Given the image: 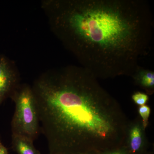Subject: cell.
<instances>
[{"label": "cell", "instance_id": "3957f363", "mask_svg": "<svg viewBox=\"0 0 154 154\" xmlns=\"http://www.w3.org/2000/svg\"><path fill=\"white\" fill-rule=\"evenodd\" d=\"M11 98L15 104V112L11 121L12 134L24 136L34 141L41 131L31 86L20 84Z\"/></svg>", "mask_w": 154, "mask_h": 154}, {"label": "cell", "instance_id": "277c9868", "mask_svg": "<svg viewBox=\"0 0 154 154\" xmlns=\"http://www.w3.org/2000/svg\"><path fill=\"white\" fill-rule=\"evenodd\" d=\"M20 84V75L15 62L0 55V105L11 98Z\"/></svg>", "mask_w": 154, "mask_h": 154}, {"label": "cell", "instance_id": "ba28073f", "mask_svg": "<svg viewBox=\"0 0 154 154\" xmlns=\"http://www.w3.org/2000/svg\"><path fill=\"white\" fill-rule=\"evenodd\" d=\"M138 113L140 116L144 128L146 129L148 125L149 117L151 113L150 107L146 105L139 106Z\"/></svg>", "mask_w": 154, "mask_h": 154}, {"label": "cell", "instance_id": "8992f818", "mask_svg": "<svg viewBox=\"0 0 154 154\" xmlns=\"http://www.w3.org/2000/svg\"><path fill=\"white\" fill-rule=\"evenodd\" d=\"M135 85L143 89L148 95L154 93V72L140 66L132 75Z\"/></svg>", "mask_w": 154, "mask_h": 154}, {"label": "cell", "instance_id": "7a4b0ae2", "mask_svg": "<svg viewBox=\"0 0 154 154\" xmlns=\"http://www.w3.org/2000/svg\"><path fill=\"white\" fill-rule=\"evenodd\" d=\"M31 86L49 154L102 153L124 146L129 119L86 69H50Z\"/></svg>", "mask_w": 154, "mask_h": 154}, {"label": "cell", "instance_id": "5b68a950", "mask_svg": "<svg viewBox=\"0 0 154 154\" xmlns=\"http://www.w3.org/2000/svg\"><path fill=\"white\" fill-rule=\"evenodd\" d=\"M145 131L140 117L130 121L124 145L128 154H143L146 152L147 142Z\"/></svg>", "mask_w": 154, "mask_h": 154}, {"label": "cell", "instance_id": "8fae6325", "mask_svg": "<svg viewBox=\"0 0 154 154\" xmlns=\"http://www.w3.org/2000/svg\"><path fill=\"white\" fill-rule=\"evenodd\" d=\"M0 154H8V149L1 142H0Z\"/></svg>", "mask_w": 154, "mask_h": 154}, {"label": "cell", "instance_id": "4fadbf2b", "mask_svg": "<svg viewBox=\"0 0 154 154\" xmlns=\"http://www.w3.org/2000/svg\"><path fill=\"white\" fill-rule=\"evenodd\" d=\"M143 154H150L149 152H146L145 153H144Z\"/></svg>", "mask_w": 154, "mask_h": 154}, {"label": "cell", "instance_id": "7c38bea8", "mask_svg": "<svg viewBox=\"0 0 154 154\" xmlns=\"http://www.w3.org/2000/svg\"><path fill=\"white\" fill-rule=\"evenodd\" d=\"M101 153L96 152H90L85 153H82L80 154H100Z\"/></svg>", "mask_w": 154, "mask_h": 154}, {"label": "cell", "instance_id": "30bf717a", "mask_svg": "<svg viewBox=\"0 0 154 154\" xmlns=\"http://www.w3.org/2000/svg\"><path fill=\"white\" fill-rule=\"evenodd\" d=\"M100 154H129L125 146H123L118 148L103 152Z\"/></svg>", "mask_w": 154, "mask_h": 154}, {"label": "cell", "instance_id": "9c48e42d", "mask_svg": "<svg viewBox=\"0 0 154 154\" xmlns=\"http://www.w3.org/2000/svg\"><path fill=\"white\" fill-rule=\"evenodd\" d=\"M131 98L135 104L139 106L146 105L148 101V95L143 92H136L133 94Z\"/></svg>", "mask_w": 154, "mask_h": 154}, {"label": "cell", "instance_id": "52a82bcc", "mask_svg": "<svg viewBox=\"0 0 154 154\" xmlns=\"http://www.w3.org/2000/svg\"><path fill=\"white\" fill-rule=\"evenodd\" d=\"M12 147L17 154H40L33 141L24 136L12 134Z\"/></svg>", "mask_w": 154, "mask_h": 154}, {"label": "cell", "instance_id": "6da1fadb", "mask_svg": "<svg viewBox=\"0 0 154 154\" xmlns=\"http://www.w3.org/2000/svg\"><path fill=\"white\" fill-rule=\"evenodd\" d=\"M53 33L97 79L131 77L146 55L152 13L144 0H43Z\"/></svg>", "mask_w": 154, "mask_h": 154}]
</instances>
